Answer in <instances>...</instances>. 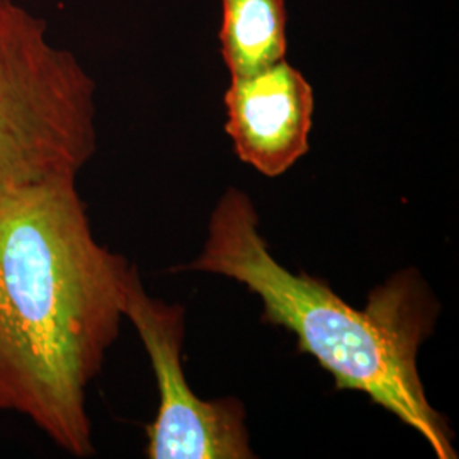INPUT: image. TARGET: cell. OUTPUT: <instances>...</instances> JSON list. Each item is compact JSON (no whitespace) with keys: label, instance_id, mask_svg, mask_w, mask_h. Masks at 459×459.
<instances>
[{"label":"cell","instance_id":"cell-6","mask_svg":"<svg viewBox=\"0 0 459 459\" xmlns=\"http://www.w3.org/2000/svg\"><path fill=\"white\" fill-rule=\"evenodd\" d=\"M220 51L230 75H248L286 58L284 0H220Z\"/></svg>","mask_w":459,"mask_h":459},{"label":"cell","instance_id":"cell-4","mask_svg":"<svg viewBox=\"0 0 459 459\" xmlns=\"http://www.w3.org/2000/svg\"><path fill=\"white\" fill-rule=\"evenodd\" d=\"M123 315L143 342L160 394L157 417L147 427L148 458H255L242 402L237 398L201 400L186 379L181 305L148 295L134 267Z\"/></svg>","mask_w":459,"mask_h":459},{"label":"cell","instance_id":"cell-2","mask_svg":"<svg viewBox=\"0 0 459 459\" xmlns=\"http://www.w3.org/2000/svg\"><path fill=\"white\" fill-rule=\"evenodd\" d=\"M187 269L244 284L261 298L264 322L293 332L299 351L333 377L337 390L368 394L419 432L437 458H458L451 429L419 377L417 351L432 316L417 279H392L366 310L352 308L318 279L295 274L273 257L252 199L237 187L220 197L203 250Z\"/></svg>","mask_w":459,"mask_h":459},{"label":"cell","instance_id":"cell-3","mask_svg":"<svg viewBox=\"0 0 459 459\" xmlns=\"http://www.w3.org/2000/svg\"><path fill=\"white\" fill-rule=\"evenodd\" d=\"M98 148L96 83L17 0H0V189L77 179Z\"/></svg>","mask_w":459,"mask_h":459},{"label":"cell","instance_id":"cell-1","mask_svg":"<svg viewBox=\"0 0 459 459\" xmlns=\"http://www.w3.org/2000/svg\"><path fill=\"white\" fill-rule=\"evenodd\" d=\"M136 265L100 246L77 179L0 189V411L94 455L87 388L119 335Z\"/></svg>","mask_w":459,"mask_h":459},{"label":"cell","instance_id":"cell-5","mask_svg":"<svg viewBox=\"0 0 459 459\" xmlns=\"http://www.w3.org/2000/svg\"><path fill=\"white\" fill-rule=\"evenodd\" d=\"M225 108V132L235 153L264 176H282L308 152L315 96L286 58L248 75H231Z\"/></svg>","mask_w":459,"mask_h":459}]
</instances>
